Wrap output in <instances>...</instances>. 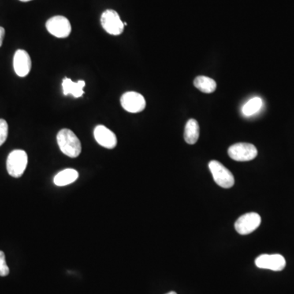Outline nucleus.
<instances>
[{
    "label": "nucleus",
    "instance_id": "nucleus-6",
    "mask_svg": "<svg viewBox=\"0 0 294 294\" xmlns=\"http://www.w3.org/2000/svg\"><path fill=\"white\" fill-rule=\"evenodd\" d=\"M46 28L52 35L60 39L69 36L72 30L70 20L62 16H55L49 19Z\"/></svg>",
    "mask_w": 294,
    "mask_h": 294
},
{
    "label": "nucleus",
    "instance_id": "nucleus-4",
    "mask_svg": "<svg viewBox=\"0 0 294 294\" xmlns=\"http://www.w3.org/2000/svg\"><path fill=\"white\" fill-rule=\"evenodd\" d=\"M228 154L234 161L246 162L253 161L257 157L258 150L250 143H236L228 149Z\"/></svg>",
    "mask_w": 294,
    "mask_h": 294
},
{
    "label": "nucleus",
    "instance_id": "nucleus-17",
    "mask_svg": "<svg viewBox=\"0 0 294 294\" xmlns=\"http://www.w3.org/2000/svg\"><path fill=\"white\" fill-rule=\"evenodd\" d=\"M8 125L6 120L0 119V146L6 142L8 138Z\"/></svg>",
    "mask_w": 294,
    "mask_h": 294
},
{
    "label": "nucleus",
    "instance_id": "nucleus-15",
    "mask_svg": "<svg viewBox=\"0 0 294 294\" xmlns=\"http://www.w3.org/2000/svg\"><path fill=\"white\" fill-rule=\"evenodd\" d=\"M194 85L197 89L205 94H212L217 88V83L207 76H198L194 80Z\"/></svg>",
    "mask_w": 294,
    "mask_h": 294
},
{
    "label": "nucleus",
    "instance_id": "nucleus-7",
    "mask_svg": "<svg viewBox=\"0 0 294 294\" xmlns=\"http://www.w3.org/2000/svg\"><path fill=\"white\" fill-rule=\"evenodd\" d=\"M262 222V218L257 213H247L240 216L235 221V228L239 235L251 234L258 229Z\"/></svg>",
    "mask_w": 294,
    "mask_h": 294
},
{
    "label": "nucleus",
    "instance_id": "nucleus-18",
    "mask_svg": "<svg viewBox=\"0 0 294 294\" xmlns=\"http://www.w3.org/2000/svg\"><path fill=\"white\" fill-rule=\"evenodd\" d=\"M9 274V268L6 263L5 254L4 252L0 251V276H7Z\"/></svg>",
    "mask_w": 294,
    "mask_h": 294
},
{
    "label": "nucleus",
    "instance_id": "nucleus-3",
    "mask_svg": "<svg viewBox=\"0 0 294 294\" xmlns=\"http://www.w3.org/2000/svg\"><path fill=\"white\" fill-rule=\"evenodd\" d=\"M209 168L213 175V180L219 187L225 189L233 187L235 184L233 174L222 164L218 161H212L209 164Z\"/></svg>",
    "mask_w": 294,
    "mask_h": 294
},
{
    "label": "nucleus",
    "instance_id": "nucleus-10",
    "mask_svg": "<svg viewBox=\"0 0 294 294\" xmlns=\"http://www.w3.org/2000/svg\"><path fill=\"white\" fill-rule=\"evenodd\" d=\"M94 138L100 146L105 148L114 149L117 146V137L106 126L98 125L94 129Z\"/></svg>",
    "mask_w": 294,
    "mask_h": 294
},
{
    "label": "nucleus",
    "instance_id": "nucleus-2",
    "mask_svg": "<svg viewBox=\"0 0 294 294\" xmlns=\"http://www.w3.org/2000/svg\"><path fill=\"white\" fill-rule=\"evenodd\" d=\"M28 164V156L22 150H15L8 154L7 170L10 176L18 178L22 176Z\"/></svg>",
    "mask_w": 294,
    "mask_h": 294
},
{
    "label": "nucleus",
    "instance_id": "nucleus-8",
    "mask_svg": "<svg viewBox=\"0 0 294 294\" xmlns=\"http://www.w3.org/2000/svg\"><path fill=\"white\" fill-rule=\"evenodd\" d=\"M122 107L130 113H139L146 108L144 97L136 92H127L120 98Z\"/></svg>",
    "mask_w": 294,
    "mask_h": 294
},
{
    "label": "nucleus",
    "instance_id": "nucleus-5",
    "mask_svg": "<svg viewBox=\"0 0 294 294\" xmlns=\"http://www.w3.org/2000/svg\"><path fill=\"white\" fill-rule=\"evenodd\" d=\"M101 23L104 30L111 35H121L124 30V24L120 15L111 9H108L102 13Z\"/></svg>",
    "mask_w": 294,
    "mask_h": 294
},
{
    "label": "nucleus",
    "instance_id": "nucleus-14",
    "mask_svg": "<svg viewBox=\"0 0 294 294\" xmlns=\"http://www.w3.org/2000/svg\"><path fill=\"white\" fill-rule=\"evenodd\" d=\"M199 137V126L198 122L194 119L188 120L185 127L184 138L187 143L194 145L196 143Z\"/></svg>",
    "mask_w": 294,
    "mask_h": 294
},
{
    "label": "nucleus",
    "instance_id": "nucleus-9",
    "mask_svg": "<svg viewBox=\"0 0 294 294\" xmlns=\"http://www.w3.org/2000/svg\"><path fill=\"white\" fill-rule=\"evenodd\" d=\"M255 264L261 269L280 272L286 266V261L280 254H262L255 260Z\"/></svg>",
    "mask_w": 294,
    "mask_h": 294
},
{
    "label": "nucleus",
    "instance_id": "nucleus-1",
    "mask_svg": "<svg viewBox=\"0 0 294 294\" xmlns=\"http://www.w3.org/2000/svg\"><path fill=\"white\" fill-rule=\"evenodd\" d=\"M57 144L63 154L71 158H76L81 153V142L73 131L63 128L57 133Z\"/></svg>",
    "mask_w": 294,
    "mask_h": 294
},
{
    "label": "nucleus",
    "instance_id": "nucleus-16",
    "mask_svg": "<svg viewBox=\"0 0 294 294\" xmlns=\"http://www.w3.org/2000/svg\"><path fill=\"white\" fill-rule=\"evenodd\" d=\"M263 106V101L262 98L256 97V98H252L248 102L244 104V106L242 108V113L243 116L250 117V116H254L257 114L259 110L262 109Z\"/></svg>",
    "mask_w": 294,
    "mask_h": 294
},
{
    "label": "nucleus",
    "instance_id": "nucleus-13",
    "mask_svg": "<svg viewBox=\"0 0 294 294\" xmlns=\"http://www.w3.org/2000/svg\"><path fill=\"white\" fill-rule=\"evenodd\" d=\"M79 178V173L75 169H66L61 171L53 179L54 184L58 187H64L75 183Z\"/></svg>",
    "mask_w": 294,
    "mask_h": 294
},
{
    "label": "nucleus",
    "instance_id": "nucleus-11",
    "mask_svg": "<svg viewBox=\"0 0 294 294\" xmlns=\"http://www.w3.org/2000/svg\"><path fill=\"white\" fill-rule=\"evenodd\" d=\"M13 68L19 77H26L31 70V59L28 53L19 49L15 53Z\"/></svg>",
    "mask_w": 294,
    "mask_h": 294
},
{
    "label": "nucleus",
    "instance_id": "nucleus-20",
    "mask_svg": "<svg viewBox=\"0 0 294 294\" xmlns=\"http://www.w3.org/2000/svg\"><path fill=\"white\" fill-rule=\"evenodd\" d=\"M21 2H29V1H31V0H20Z\"/></svg>",
    "mask_w": 294,
    "mask_h": 294
},
{
    "label": "nucleus",
    "instance_id": "nucleus-12",
    "mask_svg": "<svg viewBox=\"0 0 294 294\" xmlns=\"http://www.w3.org/2000/svg\"><path fill=\"white\" fill-rule=\"evenodd\" d=\"M85 87V81L73 82L68 78H65L62 81V89L64 95H72L74 98H80L83 94V87Z\"/></svg>",
    "mask_w": 294,
    "mask_h": 294
},
{
    "label": "nucleus",
    "instance_id": "nucleus-21",
    "mask_svg": "<svg viewBox=\"0 0 294 294\" xmlns=\"http://www.w3.org/2000/svg\"><path fill=\"white\" fill-rule=\"evenodd\" d=\"M167 294H176V292H168V293H167Z\"/></svg>",
    "mask_w": 294,
    "mask_h": 294
},
{
    "label": "nucleus",
    "instance_id": "nucleus-19",
    "mask_svg": "<svg viewBox=\"0 0 294 294\" xmlns=\"http://www.w3.org/2000/svg\"><path fill=\"white\" fill-rule=\"evenodd\" d=\"M4 35H5V30L4 27H0V47L2 46Z\"/></svg>",
    "mask_w": 294,
    "mask_h": 294
}]
</instances>
